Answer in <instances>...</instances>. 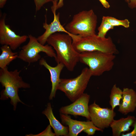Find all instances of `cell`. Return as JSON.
<instances>
[{
  "mask_svg": "<svg viewBox=\"0 0 136 136\" xmlns=\"http://www.w3.org/2000/svg\"><path fill=\"white\" fill-rule=\"evenodd\" d=\"M47 43L55 50L57 63H61L69 71H73L79 61L80 53L74 48L71 36L56 32L50 35Z\"/></svg>",
  "mask_w": 136,
  "mask_h": 136,
  "instance_id": "6da1fadb",
  "label": "cell"
},
{
  "mask_svg": "<svg viewBox=\"0 0 136 136\" xmlns=\"http://www.w3.org/2000/svg\"><path fill=\"white\" fill-rule=\"evenodd\" d=\"M20 71L17 69L9 71L7 67L0 70V82L5 88L1 92V99L5 100L10 98L14 110H16L18 103L24 104L19 96V89L29 88L30 87L29 84L23 81L20 76Z\"/></svg>",
  "mask_w": 136,
  "mask_h": 136,
  "instance_id": "7a4b0ae2",
  "label": "cell"
},
{
  "mask_svg": "<svg viewBox=\"0 0 136 136\" xmlns=\"http://www.w3.org/2000/svg\"><path fill=\"white\" fill-rule=\"evenodd\" d=\"M73 47L78 53L99 51L114 54L119 51L110 37L102 38L96 34L86 36L72 34L71 36Z\"/></svg>",
  "mask_w": 136,
  "mask_h": 136,
  "instance_id": "3957f363",
  "label": "cell"
},
{
  "mask_svg": "<svg viewBox=\"0 0 136 136\" xmlns=\"http://www.w3.org/2000/svg\"><path fill=\"white\" fill-rule=\"evenodd\" d=\"M115 55L99 51L80 53L79 61L87 65L92 76H99L111 71L114 65Z\"/></svg>",
  "mask_w": 136,
  "mask_h": 136,
  "instance_id": "277c9868",
  "label": "cell"
},
{
  "mask_svg": "<svg viewBox=\"0 0 136 136\" xmlns=\"http://www.w3.org/2000/svg\"><path fill=\"white\" fill-rule=\"evenodd\" d=\"M97 17L92 9L83 10L74 15L65 28L70 33L81 36L95 34Z\"/></svg>",
  "mask_w": 136,
  "mask_h": 136,
  "instance_id": "5b68a950",
  "label": "cell"
},
{
  "mask_svg": "<svg viewBox=\"0 0 136 136\" xmlns=\"http://www.w3.org/2000/svg\"><path fill=\"white\" fill-rule=\"evenodd\" d=\"M92 76L89 68L85 67L76 77L60 79L57 90L63 92L69 99L73 102L84 93Z\"/></svg>",
  "mask_w": 136,
  "mask_h": 136,
  "instance_id": "8992f818",
  "label": "cell"
},
{
  "mask_svg": "<svg viewBox=\"0 0 136 136\" xmlns=\"http://www.w3.org/2000/svg\"><path fill=\"white\" fill-rule=\"evenodd\" d=\"M28 43L21 48L18 54V58L29 64L36 62L41 58L39 53H45L47 55L55 59L56 53L52 47L49 45H43L38 41L37 38L31 35H28Z\"/></svg>",
  "mask_w": 136,
  "mask_h": 136,
  "instance_id": "52a82bcc",
  "label": "cell"
},
{
  "mask_svg": "<svg viewBox=\"0 0 136 136\" xmlns=\"http://www.w3.org/2000/svg\"><path fill=\"white\" fill-rule=\"evenodd\" d=\"M90 120L97 127L103 130L110 127L116 113L111 108H101L95 101L89 106Z\"/></svg>",
  "mask_w": 136,
  "mask_h": 136,
  "instance_id": "ba28073f",
  "label": "cell"
},
{
  "mask_svg": "<svg viewBox=\"0 0 136 136\" xmlns=\"http://www.w3.org/2000/svg\"><path fill=\"white\" fill-rule=\"evenodd\" d=\"M1 16L0 19V44L9 46L13 50H15L28 39V36L17 35L6 23V14Z\"/></svg>",
  "mask_w": 136,
  "mask_h": 136,
  "instance_id": "9c48e42d",
  "label": "cell"
},
{
  "mask_svg": "<svg viewBox=\"0 0 136 136\" xmlns=\"http://www.w3.org/2000/svg\"><path fill=\"white\" fill-rule=\"evenodd\" d=\"M90 95L83 93L70 105L61 107L59 110L60 114L80 116L90 120L88 104Z\"/></svg>",
  "mask_w": 136,
  "mask_h": 136,
  "instance_id": "30bf717a",
  "label": "cell"
},
{
  "mask_svg": "<svg viewBox=\"0 0 136 136\" xmlns=\"http://www.w3.org/2000/svg\"><path fill=\"white\" fill-rule=\"evenodd\" d=\"M54 15V19L50 23H47V17L45 15V22L43 23V28L45 30L44 32L37 38L39 42L43 45L47 42L48 38L52 34L56 32H63L70 36L72 34L69 33L61 25L59 20L60 13L56 14L55 10L51 11Z\"/></svg>",
  "mask_w": 136,
  "mask_h": 136,
  "instance_id": "8fae6325",
  "label": "cell"
},
{
  "mask_svg": "<svg viewBox=\"0 0 136 136\" xmlns=\"http://www.w3.org/2000/svg\"><path fill=\"white\" fill-rule=\"evenodd\" d=\"M60 115L62 122L68 126V136H77L81 131L88 128H99L96 127L91 121H79L72 119L68 115L60 114Z\"/></svg>",
  "mask_w": 136,
  "mask_h": 136,
  "instance_id": "7c38bea8",
  "label": "cell"
},
{
  "mask_svg": "<svg viewBox=\"0 0 136 136\" xmlns=\"http://www.w3.org/2000/svg\"><path fill=\"white\" fill-rule=\"evenodd\" d=\"M118 111L126 115L130 113L133 112L136 108V92L133 89L124 88L121 103Z\"/></svg>",
  "mask_w": 136,
  "mask_h": 136,
  "instance_id": "4fadbf2b",
  "label": "cell"
},
{
  "mask_svg": "<svg viewBox=\"0 0 136 136\" xmlns=\"http://www.w3.org/2000/svg\"><path fill=\"white\" fill-rule=\"evenodd\" d=\"M57 64L56 66L52 67L47 63L44 58H41L39 60V65L43 66L48 70L50 74L52 88L49 96V99L50 100L52 99L55 96L60 79V73L64 67V65L61 63Z\"/></svg>",
  "mask_w": 136,
  "mask_h": 136,
  "instance_id": "5bb4252c",
  "label": "cell"
},
{
  "mask_svg": "<svg viewBox=\"0 0 136 136\" xmlns=\"http://www.w3.org/2000/svg\"><path fill=\"white\" fill-rule=\"evenodd\" d=\"M136 118L134 116L128 115L117 120H114L110 125L113 136H120L121 134L129 131L130 127L133 126Z\"/></svg>",
  "mask_w": 136,
  "mask_h": 136,
  "instance_id": "9a60e30c",
  "label": "cell"
},
{
  "mask_svg": "<svg viewBox=\"0 0 136 136\" xmlns=\"http://www.w3.org/2000/svg\"><path fill=\"white\" fill-rule=\"evenodd\" d=\"M42 113L49 120L50 124L53 129L55 136H68L69 128L62 125L55 118L50 103H48L46 108Z\"/></svg>",
  "mask_w": 136,
  "mask_h": 136,
  "instance_id": "2e32d148",
  "label": "cell"
},
{
  "mask_svg": "<svg viewBox=\"0 0 136 136\" xmlns=\"http://www.w3.org/2000/svg\"><path fill=\"white\" fill-rule=\"evenodd\" d=\"M2 53L0 55V67L3 69L7 67L13 60L18 58V53L13 52L10 47L3 45L1 47Z\"/></svg>",
  "mask_w": 136,
  "mask_h": 136,
  "instance_id": "e0dca14e",
  "label": "cell"
},
{
  "mask_svg": "<svg viewBox=\"0 0 136 136\" xmlns=\"http://www.w3.org/2000/svg\"><path fill=\"white\" fill-rule=\"evenodd\" d=\"M122 95V90L116 84H114L111 89L110 95L109 104L112 110H114L116 107L120 105Z\"/></svg>",
  "mask_w": 136,
  "mask_h": 136,
  "instance_id": "ac0fdd59",
  "label": "cell"
},
{
  "mask_svg": "<svg viewBox=\"0 0 136 136\" xmlns=\"http://www.w3.org/2000/svg\"><path fill=\"white\" fill-rule=\"evenodd\" d=\"M102 18L107 21L114 27L121 26L125 28H128L129 26V22L127 19L120 20L110 16H104Z\"/></svg>",
  "mask_w": 136,
  "mask_h": 136,
  "instance_id": "d6986e66",
  "label": "cell"
},
{
  "mask_svg": "<svg viewBox=\"0 0 136 136\" xmlns=\"http://www.w3.org/2000/svg\"><path fill=\"white\" fill-rule=\"evenodd\" d=\"M114 27L108 21L102 18L101 23L98 28V32L97 35L101 38H105L108 31L110 29H113Z\"/></svg>",
  "mask_w": 136,
  "mask_h": 136,
  "instance_id": "ffe728a7",
  "label": "cell"
},
{
  "mask_svg": "<svg viewBox=\"0 0 136 136\" xmlns=\"http://www.w3.org/2000/svg\"><path fill=\"white\" fill-rule=\"evenodd\" d=\"M35 6L36 12L40 10L43 6L48 3L47 0H33Z\"/></svg>",
  "mask_w": 136,
  "mask_h": 136,
  "instance_id": "44dd1931",
  "label": "cell"
},
{
  "mask_svg": "<svg viewBox=\"0 0 136 136\" xmlns=\"http://www.w3.org/2000/svg\"><path fill=\"white\" fill-rule=\"evenodd\" d=\"M51 126L49 125L46 129L42 133L36 135L37 136H55V133H53L51 129Z\"/></svg>",
  "mask_w": 136,
  "mask_h": 136,
  "instance_id": "7402d4cb",
  "label": "cell"
},
{
  "mask_svg": "<svg viewBox=\"0 0 136 136\" xmlns=\"http://www.w3.org/2000/svg\"><path fill=\"white\" fill-rule=\"evenodd\" d=\"M96 131H100L103 132V130L99 128H91L85 129L83 131L86 133L88 135H93Z\"/></svg>",
  "mask_w": 136,
  "mask_h": 136,
  "instance_id": "603a6c76",
  "label": "cell"
},
{
  "mask_svg": "<svg viewBox=\"0 0 136 136\" xmlns=\"http://www.w3.org/2000/svg\"><path fill=\"white\" fill-rule=\"evenodd\" d=\"M133 129L131 132L125 133H122L121 136H136V118L133 126Z\"/></svg>",
  "mask_w": 136,
  "mask_h": 136,
  "instance_id": "cb8c5ba5",
  "label": "cell"
},
{
  "mask_svg": "<svg viewBox=\"0 0 136 136\" xmlns=\"http://www.w3.org/2000/svg\"><path fill=\"white\" fill-rule=\"evenodd\" d=\"M48 3L50 2H53L54 1L58 2L57 9L62 7L64 5V0H47Z\"/></svg>",
  "mask_w": 136,
  "mask_h": 136,
  "instance_id": "d4e9b609",
  "label": "cell"
},
{
  "mask_svg": "<svg viewBox=\"0 0 136 136\" xmlns=\"http://www.w3.org/2000/svg\"><path fill=\"white\" fill-rule=\"evenodd\" d=\"M103 6L106 9L109 8L110 7L109 3L106 0H99Z\"/></svg>",
  "mask_w": 136,
  "mask_h": 136,
  "instance_id": "484cf974",
  "label": "cell"
},
{
  "mask_svg": "<svg viewBox=\"0 0 136 136\" xmlns=\"http://www.w3.org/2000/svg\"><path fill=\"white\" fill-rule=\"evenodd\" d=\"M128 4L129 7L131 9L136 8V0H129Z\"/></svg>",
  "mask_w": 136,
  "mask_h": 136,
  "instance_id": "4316f807",
  "label": "cell"
},
{
  "mask_svg": "<svg viewBox=\"0 0 136 136\" xmlns=\"http://www.w3.org/2000/svg\"><path fill=\"white\" fill-rule=\"evenodd\" d=\"M7 0H0V8H2L5 5Z\"/></svg>",
  "mask_w": 136,
  "mask_h": 136,
  "instance_id": "83f0119b",
  "label": "cell"
},
{
  "mask_svg": "<svg viewBox=\"0 0 136 136\" xmlns=\"http://www.w3.org/2000/svg\"><path fill=\"white\" fill-rule=\"evenodd\" d=\"M125 1L128 4L129 2V0H125Z\"/></svg>",
  "mask_w": 136,
  "mask_h": 136,
  "instance_id": "f1b7e54d",
  "label": "cell"
},
{
  "mask_svg": "<svg viewBox=\"0 0 136 136\" xmlns=\"http://www.w3.org/2000/svg\"><path fill=\"white\" fill-rule=\"evenodd\" d=\"M134 84H136V81H135L134 82Z\"/></svg>",
  "mask_w": 136,
  "mask_h": 136,
  "instance_id": "f546056e",
  "label": "cell"
}]
</instances>
